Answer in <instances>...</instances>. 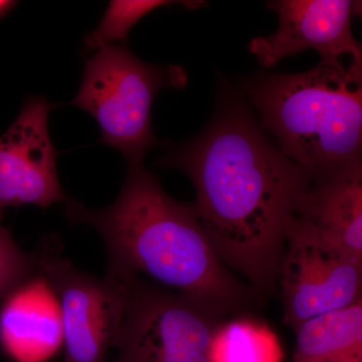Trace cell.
Returning a JSON list of instances; mask_svg holds the SVG:
<instances>
[{"instance_id": "obj_1", "label": "cell", "mask_w": 362, "mask_h": 362, "mask_svg": "<svg viewBox=\"0 0 362 362\" xmlns=\"http://www.w3.org/2000/svg\"><path fill=\"white\" fill-rule=\"evenodd\" d=\"M158 163L192 180V207L221 263L255 298L275 291L288 228L313 181L269 141L242 100L223 99L201 134Z\"/></svg>"}, {"instance_id": "obj_2", "label": "cell", "mask_w": 362, "mask_h": 362, "mask_svg": "<svg viewBox=\"0 0 362 362\" xmlns=\"http://www.w3.org/2000/svg\"><path fill=\"white\" fill-rule=\"evenodd\" d=\"M65 202L69 220L92 226L103 240L107 273L143 274L221 317L254 300L251 288L221 263L192 204L169 197L142 163L128 164L110 206L90 209L74 199Z\"/></svg>"}, {"instance_id": "obj_3", "label": "cell", "mask_w": 362, "mask_h": 362, "mask_svg": "<svg viewBox=\"0 0 362 362\" xmlns=\"http://www.w3.org/2000/svg\"><path fill=\"white\" fill-rule=\"evenodd\" d=\"M244 90L261 128L318 182L361 161L362 66L322 61L299 74H259Z\"/></svg>"}, {"instance_id": "obj_4", "label": "cell", "mask_w": 362, "mask_h": 362, "mask_svg": "<svg viewBox=\"0 0 362 362\" xmlns=\"http://www.w3.org/2000/svg\"><path fill=\"white\" fill-rule=\"evenodd\" d=\"M185 69L144 63L123 44L98 49L86 62L82 84L70 105L90 114L101 143L122 153L128 164L142 163L158 144L151 124L156 96L166 88L187 85Z\"/></svg>"}, {"instance_id": "obj_5", "label": "cell", "mask_w": 362, "mask_h": 362, "mask_svg": "<svg viewBox=\"0 0 362 362\" xmlns=\"http://www.w3.org/2000/svg\"><path fill=\"white\" fill-rule=\"evenodd\" d=\"M125 278V312L114 362H211L223 317L180 293Z\"/></svg>"}, {"instance_id": "obj_6", "label": "cell", "mask_w": 362, "mask_h": 362, "mask_svg": "<svg viewBox=\"0 0 362 362\" xmlns=\"http://www.w3.org/2000/svg\"><path fill=\"white\" fill-rule=\"evenodd\" d=\"M35 271L54 293L65 345L64 362H106L125 312V278L98 279L49 249L33 255Z\"/></svg>"}, {"instance_id": "obj_7", "label": "cell", "mask_w": 362, "mask_h": 362, "mask_svg": "<svg viewBox=\"0 0 362 362\" xmlns=\"http://www.w3.org/2000/svg\"><path fill=\"white\" fill-rule=\"evenodd\" d=\"M284 322L293 330L362 299V259L295 218L288 228L279 269Z\"/></svg>"}, {"instance_id": "obj_8", "label": "cell", "mask_w": 362, "mask_h": 362, "mask_svg": "<svg viewBox=\"0 0 362 362\" xmlns=\"http://www.w3.org/2000/svg\"><path fill=\"white\" fill-rule=\"evenodd\" d=\"M54 107L44 97L28 98L0 136V218L7 207L30 204L45 209L68 199L59 183L58 151L49 132Z\"/></svg>"}, {"instance_id": "obj_9", "label": "cell", "mask_w": 362, "mask_h": 362, "mask_svg": "<svg viewBox=\"0 0 362 362\" xmlns=\"http://www.w3.org/2000/svg\"><path fill=\"white\" fill-rule=\"evenodd\" d=\"M267 6L279 16L278 30L249 44L250 52L264 68L307 49L319 52L322 61L349 56L362 66L361 45L352 33V18L361 13V2L351 0H274Z\"/></svg>"}, {"instance_id": "obj_10", "label": "cell", "mask_w": 362, "mask_h": 362, "mask_svg": "<svg viewBox=\"0 0 362 362\" xmlns=\"http://www.w3.org/2000/svg\"><path fill=\"white\" fill-rule=\"evenodd\" d=\"M6 299L0 313V338L7 350L23 362L49 356L63 334L56 297L44 279L35 274Z\"/></svg>"}, {"instance_id": "obj_11", "label": "cell", "mask_w": 362, "mask_h": 362, "mask_svg": "<svg viewBox=\"0 0 362 362\" xmlns=\"http://www.w3.org/2000/svg\"><path fill=\"white\" fill-rule=\"evenodd\" d=\"M296 218L362 259V163L314 182L305 194Z\"/></svg>"}, {"instance_id": "obj_12", "label": "cell", "mask_w": 362, "mask_h": 362, "mask_svg": "<svg viewBox=\"0 0 362 362\" xmlns=\"http://www.w3.org/2000/svg\"><path fill=\"white\" fill-rule=\"evenodd\" d=\"M292 362H362V299L300 324Z\"/></svg>"}, {"instance_id": "obj_13", "label": "cell", "mask_w": 362, "mask_h": 362, "mask_svg": "<svg viewBox=\"0 0 362 362\" xmlns=\"http://www.w3.org/2000/svg\"><path fill=\"white\" fill-rule=\"evenodd\" d=\"M282 349L275 333L251 318L223 321L216 328L211 349V362H281Z\"/></svg>"}, {"instance_id": "obj_14", "label": "cell", "mask_w": 362, "mask_h": 362, "mask_svg": "<svg viewBox=\"0 0 362 362\" xmlns=\"http://www.w3.org/2000/svg\"><path fill=\"white\" fill-rule=\"evenodd\" d=\"M173 4L164 0H112L96 30L86 37V49L94 51L117 42L122 44L133 26L146 14Z\"/></svg>"}, {"instance_id": "obj_15", "label": "cell", "mask_w": 362, "mask_h": 362, "mask_svg": "<svg viewBox=\"0 0 362 362\" xmlns=\"http://www.w3.org/2000/svg\"><path fill=\"white\" fill-rule=\"evenodd\" d=\"M35 274L33 255L23 252L0 225V299L9 296Z\"/></svg>"}, {"instance_id": "obj_16", "label": "cell", "mask_w": 362, "mask_h": 362, "mask_svg": "<svg viewBox=\"0 0 362 362\" xmlns=\"http://www.w3.org/2000/svg\"><path fill=\"white\" fill-rule=\"evenodd\" d=\"M16 4H18V2L11 1V0H0V18L11 13Z\"/></svg>"}]
</instances>
